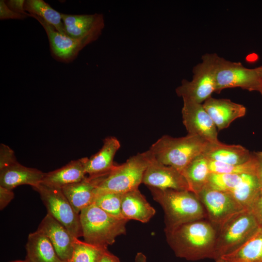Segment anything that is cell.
<instances>
[{
    "label": "cell",
    "mask_w": 262,
    "mask_h": 262,
    "mask_svg": "<svg viewBox=\"0 0 262 262\" xmlns=\"http://www.w3.org/2000/svg\"><path fill=\"white\" fill-rule=\"evenodd\" d=\"M87 159V157H83L73 160L59 169L45 173L42 183L62 188L81 181L86 177L85 164Z\"/></svg>",
    "instance_id": "cell-19"
},
{
    "label": "cell",
    "mask_w": 262,
    "mask_h": 262,
    "mask_svg": "<svg viewBox=\"0 0 262 262\" xmlns=\"http://www.w3.org/2000/svg\"><path fill=\"white\" fill-rule=\"evenodd\" d=\"M153 199L164 213V230L181 224L207 218L205 209L197 196L188 190L160 189L147 187Z\"/></svg>",
    "instance_id": "cell-2"
},
{
    "label": "cell",
    "mask_w": 262,
    "mask_h": 262,
    "mask_svg": "<svg viewBox=\"0 0 262 262\" xmlns=\"http://www.w3.org/2000/svg\"><path fill=\"white\" fill-rule=\"evenodd\" d=\"M261 188L255 174H243L240 182L229 193L245 209H247Z\"/></svg>",
    "instance_id": "cell-27"
},
{
    "label": "cell",
    "mask_w": 262,
    "mask_h": 262,
    "mask_svg": "<svg viewBox=\"0 0 262 262\" xmlns=\"http://www.w3.org/2000/svg\"><path fill=\"white\" fill-rule=\"evenodd\" d=\"M209 160L229 164H242L250 160L253 153L239 145L209 144L203 154Z\"/></svg>",
    "instance_id": "cell-23"
},
{
    "label": "cell",
    "mask_w": 262,
    "mask_h": 262,
    "mask_svg": "<svg viewBox=\"0 0 262 262\" xmlns=\"http://www.w3.org/2000/svg\"><path fill=\"white\" fill-rule=\"evenodd\" d=\"M216 53H206L201 62L193 68L191 81L183 79L176 89L179 97L202 104L215 91V61Z\"/></svg>",
    "instance_id": "cell-8"
},
{
    "label": "cell",
    "mask_w": 262,
    "mask_h": 262,
    "mask_svg": "<svg viewBox=\"0 0 262 262\" xmlns=\"http://www.w3.org/2000/svg\"><path fill=\"white\" fill-rule=\"evenodd\" d=\"M209 144L197 135L188 133L178 138L164 135L149 150L158 161L181 173L194 159L205 152Z\"/></svg>",
    "instance_id": "cell-3"
},
{
    "label": "cell",
    "mask_w": 262,
    "mask_h": 262,
    "mask_svg": "<svg viewBox=\"0 0 262 262\" xmlns=\"http://www.w3.org/2000/svg\"><path fill=\"white\" fill-rule=\"evenodd\" d=\"M151 156L148 149L116 165L97 189L96 196L106 193L124 194L138 189Z\"/></svg>",
    "instance_id": "cell-5"
},
{
    "label": "cell",
    "mask_w": 262,
    "mask_h": 262,
    "mask_svg": "<svg viewBox=\"0 0 262 262\" xmlns=\"http://www.w3.org/2000/svg\"><path fill=\"white\" fill-rule=\"evenodd\" d=\"M107 250L75 238L72 256L69 262H99Z\"/></svg>",
    "instance_id": "cell-28"
},
{
    "label": "cell",
    "mask_w": 262,
    "mask_h": 262,
    "mask_svg": "<svg viewBox=\"0 0 262 262\" xmlns=\"http://www.w3.org/2000/svg\"><path fill=\"white\" fill-rule=\"evenodd\" d=\"M247 210L252 213L260 228H262V188Z\"/></svg>",
    "instance_id": "cell-33"
},
{
    "label": "cell",
    "mask_w": 262,
    "mask_h": 262,
    "mask_svg": "<svg viewBox=\"0 0 262 262\" xmlns=\"http://www.w3.org/2000/svg\"><path fill=\"white\" fill-rule=\"evenodd\" d=\"M260 228L248 210H243L231 216L217 229L214 260L239 248Z\"/></svg>",
    "instance_id": "cell-6"
},
{
    "label": "cell",
    "mask_w": 262,
    "mask_h": 262,
    "mask_svg": "<svg viewBox=\"0 0 262 262\" xmlns=\"http://www.w3.org/2000/svg\"><path fill=\"white\" fill-rule=\"evenodd\" d=\"M121 212L124 219L147 223L156 211L138 189L123 194Z\"/></svg>",
    "instance_id": "cell-21"
},
{
    "label": "cell",
    "mask_w": 262,
    "mask_h": 262,
    "mask_svg": "<svg viewBox=\"0 0 262 262\" xmlns=\"http://www.w3.org/2000/svg\"><path fill=\"white\" fill-rule=\"evenodd\" d=\"M24 9L28 14L41 17L59 32L66 34L61 13L52 8L44 0H26Z\"/></svg>",
    "instance_id": "cell-26"
},
{
    "label": "cell",
    "mask_w": 262,
    "mask_h": 262,
    "mask_svg": "<svg viewBox=\"0 0 262 262\" xmlns=\"http://www.w3.org/2000/svg\"><path fill=\"white\" fill-rule=\"evenodd\" d=\"M182 122L188 134L197 135L212 144H220L217 129L203 103L183 99Z\"/></svg>",
    "instance_id": "cell-11"
},
{
    "label": "cell",
    "mask_w": 262,
    "mask_h": 262,
    "mask_svg": "<svg viewBox=\"0 0 262 262\" xmlns=\"http://www.w3.org/2000/svg\"><path fill=\"white\" fill-rule=\"evenodd\" d=\"M257 163L256 176L262 188V151L253 153Z\"/></svg>",
    "instance_id": "cell-37"
},
{
    "label": "cell",
    "mask_w": 262,
    "mask_h": 262,
    "mask_svg": "<svg viewBox=\"0 0 262 262\" xmlns=\"http://www.w3.org/2000/svg\"><path fill=\"white\" fill-rule=\"evenodd\" d=\"M242 176V174L211 173L207 186L230 193L240 182Z\"/></svg>",
    "instance_id": "cell-31"
},
{
    "label": "cell",
    "mask_w": 262,
    "mask_h": 262,
    "mask_svg": "<svg viewBox=\"0 0 262 262\" xmlns=\"http://www.w3.org/2000/svg\"><path fill=\"white\" fill-rule=\"evenodd\" d=\"M209 164L211 173L253 174L256 175L257 163L253 153L250 160L242 164H229L210 160H209Z\"/></svg>",
    "instance_id": "cell-29"
},
{
    "label": "cell",
    "mask_w": 262,
    "mask_h": 262,
    "mask_svg": "<svg viewBox=\"0 0 262 262\" xmlns=\"http://www.w3.org/2000/svg\"><path fill=\"white\" fill-rule=\"evenodd\" d=\"M25 247L29 262H63L48 237L37 230L30 233Z\"/></svg>",
    "instance_id": "cell-22"
},
{
    "label": "cell",
    "mask_w": 262,
    "mask_h": 262,
    "mask_svg": "<svg viewBox=\"0 0 262 262\" xmlns=\"http://www.w3.org/2000/svg\"><path fill=\"white\" fill-rule=\"evenodd\" d=\"M45 174L39 169L26 167L17 162L0 170V185L11 190L21 185L33 187L42 182Z\"/></svg>",
    "instance_id": "cell-18"
},
{
    "label": "cell",
    "mask_w": 262,
    "mask_h": 262,
    "mask_svg": "<svg viewBox=\"0 0 262 262\" xmlns=\"http://www.w3.org/2000/svg\"><path fill=\"white\" fill-rule=\"evenodd\" d=\"M110 172L89 175L79 182L62 188L77 213L80 214L82 209L94 202L97 189Z\"/></svg>",
    "instance_id": "cell-15"
},
{
    "label": "cell",
    "mask_w": 262,
    "mask_h": 262,
    "mask_svg": "<svg viewBox=\"0 0 262 262\" xmlns=\"http://www.w3.org/2000/svg\"><path fill=\"white\" fill-rule=\"evenodd\" d=\"M32 188L39 193L49 214L66 227L75 237L82 236L80 214L76 212L62 188L42 182Z\"/></svg>",
    "instance_id": "cell-9"
},
{
    "label": "cell",
    "mask_w": 262,
    "mask_h": 262,
    "mask_svg": "<svg viewBox=\"0 0 262 262\" xmlns=\"http://www.w3.org/2000/svg\"><path fill=\"white\" fill-rule=\"evenodd\" d=\"M14 198V193L11 190L0 185V210L5 208Z\"/></svg>",
    "instance_id": "cell-35"
},
{
    "label": "cell",
    "mask_w": 262,
    "mask_h": 262,
    "mask_svg": "<svg viewBox=\"0 0 262 262\" xmlns=\"http://www.w3.org/2000/svg\"><path fill=\"white\" fill-rule=\"evenodd\" d=\"M142 183L147 187L160 189L190 191L188 183L180 171L161 163L152 154L144 172Z\"/></svg>",
    "instance_id": "cell-13"
},
{
    "label": "cell",
    "mask_w": 262,
    "mask_h": 262,
    "mask_svg": "<svg viewBox=\"0 0 262 262\" xmlns=\"http://www.w3.org/2000/svg\"><path fill=\"white\" fill-rule=\"evenodd\" d=\"M66 34L77 39L97 40L104 27L103 14L70 15L61 13Z\"/></svg>",
    "instance_id": "cell-14"
},
{
    "label": "cell",
    "mask_w": 262,
    "mask_h": 262,
    "mask_svg": "<svg viewBox=\"0 0 262 262\" xmlns=\"http://www.w3.org/2000/svg\"><path fill=\"white\" fill-rule=\"evenodd\" d=\"M120 147V142L116 137L105 138L99 151L87 158L85 164L86 173L93 175L110 172L116 165L114 158Z\"/></svg>",
    "instance_id": "cell-20"
},
{
    "label": "cell",
    "mask_w": 262,
    "mask_h": 262,
    "mask_svg": "<svg viewBox=\"0 0 262 262\" xmlns=\"http://www.w3.org/2000/svg\"><path fill=\"white\" fill-rule=\"evenodd\" d=\"M44 233L53 246L59 258L63 262H69L73 252L76 237L63 225L47 213L38 229Z\"/></svg>",
    "instance_id": "cell-16"
},
{
    "label": "cell",
    "mask_w": 262,
    "mask_h": 262,
    "mask_svg": "<svg viewBox=\"0 0 262 262\" xmlns=\"http://www.w3.org/2000/svg\"><path fill=\"white\" fill-rule=\"evenodd\" d=\"M27 16H28L13 11L7 6L5 0H0V19L1 20L8 19H23Z\"/></svg>",
    "instance_id": "cell-34"
},
{
    "label": "cell",
    "mask_w": 262,
    "mask_h": 262,
    "mask_svg": "<svg viewBox=\"0 0 262 262\" xmlns=\"http://www.w3.org/2000/svg\"><path fill=\"white\" fill-rule=\"evenodd\" d=\"M215 262H228L222 258H219L215 260Z\"/></svg>",
    "instance_id": "cell-41"
},
{
    "label": "cell",
    "mask_w": 262,
    "mask_h": 262,
    "mask_svg": "<svg viewBox=\"0 0 262 262\" xmlns=\"http://www.w3.org/2000/svg\"><path fill=\"white\" fill-rule=\"evenodd\" d=\"M218 131L228 128L235 119L245 116L246 107L226 98L212 97L203 103Z\"/></svg>",
    "instance_id": "cell-17"
},
{
    "label": "cell",
    "mask_w": 262,
    "mask_h": 262,
    "mask_svg": "<svg viewBox=\"0 0 262 262\" xmlns=\"http://www.w3.org/2000/svg\"><path fill=\"white\" fill-rule=\"evenodd\" d=\"M123 194L106 193L97 196L94 203L108 214L118 218L124 219L121 212Z\"/></svg>",
    "instance_id": "cell-30"
},
{
    "label": "cell",
    "mask_w": 262,
    "mask_h": 262,
    "mask_svg": "<svg viewBox=\"0 0 262 262\" xmlns=\"http://www.w3.org/2000/svg\"><path fill=\"white\" fill-rule=\"evenodd\" d=\"M207 218L217 229L225 221L245 209L228 192L206 186L197 195Z\"/></svg>",
    "instance_id": "cell-10"
},
{
    "label": "cell",
    "mask_w": 262,
    "mask_h": 262,
    "mask_svg": "<svg viewBox=\"0 0 262 262\" xmlns=\"http://www.w3.org/2000/svg\"><path fill=\"white\" fill-rule=\"evenodd\" d=\"M164 231L166 241L177 257L189 261L214 259L217 229L207 218Z\"/></svg>",
    "instance_id": "cell-1"
},
{
    "label": "cell",
    "mask_w": 262,
    "mask_h": 262,
    "mask_svg": "<svg viewBox=\"0 0 262 262\" xmlns=\"http://www.w3.org/2000/svg\"><path fill=\"white\" fill-rule=\"evenodd\" d=\"M43 26L48 36L50 50L53 57L61 62L73 61L79 52L92 42L87 39H77L59 32L53 26L38 16L30 15Z\"/></svg>",
    "instance_id": "cell-12"
},
{
    "label": "cell",
    "mask_w": 262,
    "mask_h": 262,
    "mask_svg": "<svg viewBox=\"0 0 262 262\" xmlns=\"http://www.w3.org/2000/svg\"><path fill=\"white\" fill-rule=\"evenodd\" d=\"M99 262H120L119 258L108 250L103 254Z\"/></svg>",
    "instance_id": "cell-38"
},
{
    "label": "cell",
    "mask_w": 262,
    "mask_h": 262,
    "mask_svg": "<svg viewBox=\"0 0 262 262\" xmlns=\"http://www.w3.org/2000/svg\"><path fill=\"white\" fill-rule=\"evenodd\" d=\"M134 262H147V257L143 253L138 252L135 257Z\"/></svg>",
    "instance_id": "cell-39"
},
{
    "label": "cell",
    "mask_w": 262,
    "mask_h": 262,
    "mask_svg": "<svg viewBox=\"0 0 262 262\" xmlns=\"http://www.w3.org/2000/svg\"><path fill=\"white\" fill-rule=\"evenodd\" d=\"M239 87L249 91L260 93L262 80L260 66L249 68L241 63L231 62L217 54L215 61V91Z\"/></svg>",
    "instance_id": "cell-7"
},
{
    "label": "cell",
    "mask_w": 262,
    "mask_h": 262,
    "mask_svg": "<svg viewBox=\"0 0 262 262\" xmlns=\"http://www.w3.org/2000/svg\"><path fill=\"white\" fill-rule=\"evenodd\" d=\"M28 262L27 260H24V261H13V262Z\"/></svg>",
    "instance_id": "cell-42"
},
{
    "label": "cell",
    "mask_w": 262,
    "mask_h": 262,
    "mask_svg": "<svg viewBox=\"0 0 262 262\" xmlns=\"http://www.w3.org/2000/svg\"><path fill=\"white\" fill-rule=\"evenodd\" d=\"M84 242L104 249L113 245L116 238L126 233L129 220L115 217L93 203L80 213Z\"/></svg>",
    "instance_id": "cell-4"
},
{
    "label": "cell",
    "mask_w": 262,
    "mask_h": 262,
    "mask_svg": "<svg viewBox=\"0 0 262 262\" xmlns=\"http://www.w3.org/2000/svg\"><path fill=\"white\" fill-rule=\"evenodd\" d=\"M24 0H9L5 1L7 6L13 11L22 15L30 16V14L27 13L24 9Z\"/></svg>",
    "instance_id": "cell-36"
},
{
    "label": "cell",
    "mask_w": 262,
    "mask_h": 262,
    "mask_svg": "<svg viewBox=\"0 0 262 262\" xmlns=\"http://www.w3.org/2000/svg\"><path fill=\"white\" fill-rule=\"evenodd\" d=\"M190 191L197 195L207 185L211 174L208 159L202 154L194 159L182 171Z\"/></svg>",
    "instance_id": "cell-24"
},
{
    "label": "cell",
    "mask_w": 262,
    "mask_h": 262,
    "mask_svg": "<svg viewBox=\"0 0 262 262\" xmlns=\"http://www.w3.org/2000/svg\"><path fill=\"white\" fill-rule=\"evenodd\" d=\"M260 68L261 76V78H262V65L260 66ZM260 93L262 96V89H261V91L260 92Z\"/></svg>",
    "instance_id": "cell-40"
},
{
    "label": "cell",
    "mask_w": 262,
    "mask_h": 262,
    "mask_svg": "<svg viewBox=\"0 0 262 262\" xmlns=\"http://www.w3.org/2000/svg\"><path fill=\"white\" fill-rule=\"evenodd\" d=\"M221 258L228 262H262V228L239 248Z\"/></svg>",
    "instance_id": "cell-25"
},
{
    "label": "cell",
    "mask_w": 262,
    "mask_h": 262,
    "mask_svg": "<svg viewBox=\"0 0 262 262\" xmlns=\"http://www.w3.org/2000/svg\"><path fill=\"white\" fill-rule=\"evenodd\" d=\"M18 162L14 150L9 146L1 143L0 145V170Z\"/></svg>",
    "instance_id": "cell-32"
}]
</instances>
